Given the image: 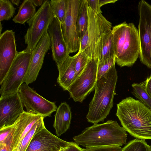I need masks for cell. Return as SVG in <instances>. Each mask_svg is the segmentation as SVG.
<instances>
[{
  "mask_svg": "<svg viewBox=\"0 0 151 151\" xmlns=\"http://www.w3.org/2000/svg\"><path fill=\"white\" fill-rule=\"evenodd\" d=\"M18 92L0 98V129L14 124L24 111Z\"/></svg>",
  "mask_w": 151,
  "mask_h": 151,
  "instance_id": "cell-12",
  "label": "cell"
},
{
  "mask_svg": "<svg viewBox=\"0 0 151 151\" xmlns=\"http://www.w3.org/2000/svg\"><path fill=\"white\" fill-rule=\"evenodd\" d=\"M50 39V47L53 60L57 65L62 62L69 55L63 38L59 20L55 17L47 29Z\"/></svg>",
  "mask_w": 151,
  "mask_h": 151,
  "instance_id": "cell-16",
  "label": "cell"
},
{
  "mask_svg": "<svg viewBox=\"0 0 151 151\" xmlns=\"http://www.w3.org/2000/svg\"><path fill=\"white\" fill-rule=\"evenodd\" d=\"M18 92L27 112L40 115L45 118L50 116L52 114L57 110V106L54 102L39 95L28 85L22 83Z\"/></svg>",
  "mask_w": 151,
  "mask_h": 151,
  "instance_id": "cell-9",
  "label": "cell"
},
{
  "mask_svg": "<svg viewBox=\"0 0 151 151\" xmlns=\"http://www.w3.org/2000/svg\"><path fill=\"white\" fill-rule=\"evenodd\" d=\"M132 93L142 103L151 110V97L146 91L144 82L132 85Z\"/></svg>",
  "mask_w": 151,
  "mask_h": 151,
  "instance_id": "cell-23",
  "label": "cell"
},
{
  "mask_svg": "<svg viewBox=\"0 0 151 151\" xmlns=\"http://www.w3.org/2000/svg\"><path fill=\"white\" fill-rule=\"evenodd\" d=\"M36 12V7L31 0H24L19 7L18 13L12 20L15 23L24 25L25 22L31 19Z\"/></svg>",
  "mask_w": 151,
  "mask_h": 151,
  "instance_id": "cell-21",
  "label": "cell"
},
{
  "mask_svg": "<svg viewBox=\"0 0 151 151\" xmlns=\"http://www.w3.org/2000/svg\"><path fill=\"white\" fill-rule=\"evenodd\" d=\"M117 78L114 65L105 76L97 80L94 96L86 116L88 122L97 124L104 121L109 115L113 106Z\"/></svg>",
  "mask_w": 151,
  "mask_h": 151,
  "instance_id": "cell-3",
  "label": "cell"
},
{
  "mask_svg": "<svg viewBox=\"0 0 151 151\" xmlns=\"http://www.w3.org/2000/svg\"><path fill=\"white\" fill-rule=\"evenodd\" d=\"M31 1L34 5L36 6H41L45 1L44 0H31Z\"/></svg>",
  "mask_w": 151,
  "mask_h": 151,
  "instance_id": "cell-35",
  "label": "cell"
},
{
  "mask_svg": "<svg viewBox=\"0 0 151 151\" xmlns=\"http://www.w3.org/2000/svg\"><path fill=\"white\" fill-rule=\"evenodd\" d=\"M97 62L91 60L82 73L68 88L70 97L75 102H82L95 88L97 81Z\"/></svg>",
  "mask_w": 151,
  "mask_h": 151,
  "instance_id": "cell-10",
  "label": "cell"
},
{
  "mask_svg": "<svg viewBox=\"0 0 151 151\" xmlns=\"http://www.w3.org/2000/svg\"><path fill=\"white\" fill-rule=\"evenodd\" d=\"M122 151H151V146L145 139L137 138L129 142L122 148Z\"/></svg>",
  "mask_w": 151,
  "mask_h": 151,
  "instance_id": "cell-27",
  "label": "cell"
},
{
  "mask_svg": "<svg viewBox=\"0 0 151 151\" xmlns=\"http://www.w3.org/2000/svg\"><path fill=\"white\" fill-rule=\"evenodd\" d=\"M57 65L59 72L57 82L64 90L68 91L75 76L74 56L68 55L62 62Z\"/></svg>",
  "mask_w": 151,
  "mask_h": 151,
  "instance_id": "cell-17",
  "label": "cell"
},
{
  "mask_svg": "<svg viewBox=\"0 0 151 151\" xmlns=\"http://www.w3.org/2000/svg\"><path fill=\"white\" fill-rule=\"evenodd\" d=\"M16 8L11 1L0 0V21L8 20L13 17Z\"/></svg>",
  "mask_w": 151,
  "mask_h": 151,
  "instance_id": "cell-26",
  "label": "cell"
},
{
  "mask_svg": "<svg viewBox=\"0 0 151 151\" xmlns=\"http://www.w3.org/2000/svg\"></svg>",
  "mask_w": 151,
  "mask_h": 151,
  "instance_id": "cell-39",
  "label": "cell"
},
{
  "mask_svg": "<svg viewBox=\"0 0 151 151\" xmlns=\"http://www.w3.org/2000/svg\"><path fill=\"white\" fill-rule=\"evenodd\" d=\"M116 115L126 132L137 138L151 139V110L130 97L117 105Z\"/></svg>",
  "mask_w": 151,
  "mask_h": 151,
  "instance_id": "cell-1",
  "label": "cell"
},
{
  "mask_svg": "<svg viewBox=\"0 0 151 151\" xmlns=\"http://www.w3.org/2000/svg\"><path fill=\"white\" fill-rule=\"evenodd\" d=\"M88 6L87 0H81L76 24V31L80 41L88 28Z\"/></svg>",
  "mask_w": 151,
  "mask_h": 151,
  "instance_id": "cell-20",
  "label": "cell"
},
{
  "mask_svg": "<svg viewBox=\"0 0 151 151\" xmlns=\"http://www.w3.org/2000/svg\"><path fill=\"white\" fill-rule=\"evenodd\" d=\"M50 2L55 17L58 19L61 24L62 23L66 13L67 0H51Z\"/></svg>",
  "mask_w": 151,
  "mask_h": 151,
  "instance_id": "cell-24",
  "label": "cell"
},
{
  "mask_svg": "<svg viewBox=\"0 0 151 151\" xmlns=\"http://www.w3.org/2000/svg\"><path fill=\"white\" fill-rule=\"evenodd\" d=\"M63 149L62 150H61L60 151H63V150L64 149Z\"/></svg>",
  "mask_w": 151,
  "mask_h": 151,
  "instance_id": "cell-38",
  "label": "cell"
},
{
  "mask_svg": "<svg viewBox=\"0 0 151 151\" xmlns=\"http://www.w3.org/2000/svg\"><path fill=\"white\" fill-rule=\"evenodd\" d=\"M70 144V142L59 138L45 127L35 134L26 151H60Z\"/></svg>",
  "mask_w": 151,
  "mask_h": 151,
  "instance_id": "cell-14",
  "label": "cell"
},
{
  "mask_svg": "<svg viewBox=\"0 0 151 151\" xmlns=\"http://www.w3.org/2000/svg\"><path fill=\"white\" fill-rule=\"evenodd\" d=\"M84 151H122V148L118 146L93 147L84 148Z\"/></svg>",
  "mask_w": 151,
  "mask_h": 151,
  "instance_id": "cell-29",
  "label": "cell"
},
{
  "mask_svg": "<svg viewBox=\"0 0 151 151\" xmlns=\"http://www.w3.org/2000/svg\"><path fill=\"white\" fill-rule=\"evenodd\" d=\"M44 118L42 117L34 124L14 151H26L33 137L39 130L45 127Z\"/></svg>",
  "mask_w": 151,
  "mask_h": 151,
  "instance_id": "cell-22",
  "label": "cell"
},
{
  "mask_svg": "<svg viewBox=\"0 0 151 151\" xmlns=\"http://www.w3.org/2000/svg\"><path fill=\"white\" fill-rule=\"evenodd\" d=\"M126 131L116 121L94 124L73 137L74 142L86 148L112 146H121L126 143Z\"/></svg>",
  "mask_w": 151,
  "mask_h": 151,
  "instance_id": "cell-2",
  "label": "cell"
},
{
  "mask_svg": "<svg viewBox=\"0 0 151 151\" xmlns=\"http://www.w3.org/2000/svg\"><path fill=\"white\" fill-rule=\"evenodd\" d=\"M11 1L12 3L17 6H18L21 3V1L20 0H11Z\"/></svg>",
  "mask_w": 151,
  "mask_h": 151,
  "instance_id": "cell-36",
  "label": "cell"
},
{
  "mask_svg": "<svg viewBox=\"0 0 151 151\" xmlns=\"http://www.w3.org/2000/svg\"><path fill=\"white\" fill-rule=\"evenodd\" d=\"M32 52L24 50L17 55L3 81L0 84L1 97L7 96L18 92L23 83L32 57Z\"/></svg>",
  "mask_w": 151,
  "mask_h": 151,
  "instance_id": "cell-6",
  "label": "cell"
},
{
  "mask_svg": "<svg viewBox=\"0 0 151 151\" xmlns=\"http://www.w3.org/2000/svg\"><path fill=\"white\" fill-rule=\"evenodd\" d=\"M88 32L87 29L80 40L79 50L82 51L85 50L88 47Z\"/></svg>",
  "mask_w": 151,
  "mask_h": 151,
  "instance_id": "cell-31",
  "label": "cell"
},
{
  "mask_svg": "<svg viewBox=\"0 0 151 151\" xmlns=\"http://www.w3.org/2000/svg\"><path fill=\"white\" fill-rule=\"evenodd\" d=\"M112 31L116 63L120 67L132 66L139 56L138 29L133 23L124 22L113 27Z\"/></svg>",
  "mask_w": 151,
  "mask_h": 151,
  "instance_id": "cell-4",
  "label": "cell"
},
{
  "mask_svg": "<svg viewBox=\"0 0 151 151\" xmlns=\"http://www.w3.org/2000/svg\"><path fill=\"white\" fill-rule=\"evenodd\" d=\"M89 42L87 49L84 51L91 58L95 59L98 44L102 37L111 29L112 24L101 13L94 12L88 6Z\"/></svg>",
  "mask_w": 151,
  "mask_h": 151,
  "instance_id": "cell-8",
  "label": "cell"
},
{
  "mask_svg": "<svg viewBox=\"0 0 151 151\" xmlns=\"http://www.w3.org/2000/svg\"><path fill=\"white\" fill-rule=\"evenodd\" d=\"M138 31L141 63L151 69V4L144 0L138 3Z\"/></svg>",
  "mask_w": 151,
  "mask_h": 151,
  "instance_id": "cell-7",
  "label": "cell"
},
{
  "mask_svg": "<svg viewBox=\"0 0 151 151\" xmlns=\"http://www.w3.org/2000/svg\"><path fill=\"white\" fill-rule=\"evenodd\" d=\"M81 0H67L66 13L61 24L64 39L69 54L79 50L80 40L76 31V20Z\"/></svg>",
  "mask_w": 151,
  "mask_h": 151,
  "instance_id": "cell-11",
  "label": "cell"
},
{
  "mask_svg": "<svg viewBox=\"0 0 151 151\" xmlns=\"http://www.w3.org/2000/svg\"><path fill=\"white\" fill-rule=\"evenodd\" d=\"M115 57L114 37L112 30L101 38L97 48L95 60L99 61Z\"/></svg>",
  "mask_w": 151,
  "mask_h": 151,
  "instance_id": "cell-19",
  "label": "cell"
},
{
  "mask_svg": "<svg viewBox=\"0 0 151 151\" xmlns=\"http://www.w3.org/2000/svg\"><path fill=\"white\" fill-rule=\"evenodd\" d=\"M144 82L145 90L151 97V75Z\"/></svg>",
  "mask_w": 151,
  "mask_h": 151,
  "instance_id": "cell-33",
  "label": "cell"
},
{
  "mask_svg": "<svg viewBox=\"0 0 151 151\" xmlns=\"http://www.w3.org/2000/svg\"><path fill=\"white\" fill-rule=\"evenodd\" d=\"M50 39L47 32L42 36L32 51V57L23 83L35 81L41 70L46 53L50 48Z\"/></svg>",
  "mask_w": 151,
  "mask_h": 151,
  "instance_id": "cell-15",
  "label": "cell"
},
{
  "mask_svg": "<svg viewBox=\"0 0 151 151\" xmlns=\"http://www.w3.org/2000/svg\"><path fill=\"white\" fill-rule=\"evenodd\" d=\"M115 57L98 61L97 63V80L105 76L115 65Z\"/></svg>",
  "mask_w": 151,
  "mask_h": 151,
  "instance_id": "cell-28",
  "label": "cell"
},
{
  "mask_svg": "<svg viewBox=\"0 0 151 151\" xmlns=\"http://www.w3.org/2000/svg\"><path fill=\"white\" fill-rule=\"evenodd\" d=\"M117 0H99V4L101 7L103 5L106 4L115 3Z\"/></svg>",
  "mask_w": 151,
  "mask_h": 151,
  "instance_id": "cell-34",
  "label": "cell"
},
{
  "mask_svg": "<svg viewBox=\"0 0 151 151\" xmlns=\"http://www.w3.org/2000/svg\"><path fill=\"white\" fill-rule=\"evenodd\" d=\"M2 24L1 23V22H0V35H1V31L2 29Z\"/></svg>",
  "mask_w": 151,
  "mask_h": 151,
  "instance_id": "cell-37",
  "label": "cell"
},
{
  "mask_svg": "<svg viewBox=\"0 0 151 151\" xmlns=\"http://www.w3.org/2000/svg\"><path fill=\"white\" fill-rule=\"evenodd\" d=\"M74 56L76 72L74 81L83 72L91 58L88 57L84 51L80 50Z\"/></svg>",
  "mask_w": 151,
  "mask_h": 151,
  "instance_id": "cell-25",
  "label": "cell"
},
{
  "mask_svg": "<svg viewBox=\"0 0 151 151\" xmlns=\"http://www.w3.org/2000/svg\"><path fill=\"white\" fill-rule=\"evenodd\" d=\"M56 111L53 127L57 136L60 137L69 128L72 113L69 105L66 102L62 103Z\"/></svg>",
  "mask_w": 151,
  "mask_h": 151,
  "instance_id": "cell-18",
  "label": "cell"
},
{
  "mask_svg": "<svg viewBox=\"0 0 151 151\" xmlns=\"http://www.w3.org/2000/svg\"><path fill=\"white\" fill-rule=\"evenodd\" d=\"M88 6L95 12L101 13L102 11L101 9L99 4V0H87Z\"/></svg>",
  "mask_w": 151,
  "mask_h": 151,
  "instance_id": "cell-30",
  "label": "cell"
},
{
  "mask_svg": "<svg viewBox=\"0 0 151 151\" xmlns=\"http://www.w3.org/2000/svg\"><path fill=\"white\" fill-rule=\"evenodd\" d=\"M55 17L50 1L45 0L34 16L27 22L29 27L24 36L27 45L24 50L31 52L40 39L47 32L49 25Z\"/></svg>",
  "mask_w": 151,
  "mask_h": 151,
  "instance_id": "cell-5",
  "label": "cell"
},
{
  "mask_svg": "<svg viewBox=\"0 0 151 151\" xmlns=\"http://www.w3.org/2000/svg\"><path fill=\"white\" fill-rule=\"evenodd\" d=\"M15 32L6 30L0 35V84L6 76L17 53Z\"/></svg>",
  "mask_w": 151,
  "mask_h": 151,
  "instance_id": "cell-13",
  "label": "cell"
},
{
  "mask_svg": "<svg viewBox=\"0 0 151 151\" xmlns=\"http://www.w3.org/2000/svg\"><path fill=\"white\" fill-rule=\"evenodd\" d=\"M63 151H84V148L81 147L75 142H70L69 146Z\"/></svg>",
  "mask_w": 151,
  "mask_h": 151,
  "instance_id": "cell-32",
  "label": "cell"
}]
</instances>
